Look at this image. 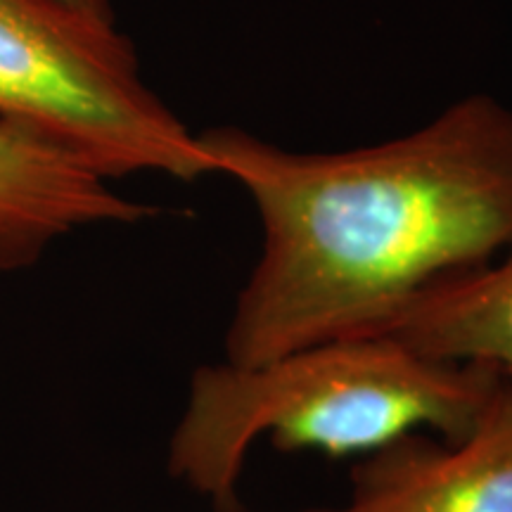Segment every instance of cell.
<instances>
[{
	"mask_svg": "<svg viewBox=\"0 0 512 512\" xmlns=\"http://www.w3.org/2000/svg\"><path fill=\"white\" fill-rule=\"evenodd\" d=\"M200 136L214 174L242 185L261 221L226 332L235 366L375 335L512 245V112L489 95L342 152L285 150L240 128Z\"/></svg>",
	"mask_w": 512,
	"mask_h": 512,
	"instance_id": "1",
	"label": "cell"
},
{
	"mask_svg": "<svg viewBox=\"0 0 512 512\" xmlns=\"http://www.w3.org/2000/svg\"><path fill=\"white\" fill-rule=\"evenodd\" d=\"M503 380L489 366L441 361L387 335L330 339L254 366H202L171 434L169 472L230 512L259 439L328 456L373 453L422 430L456 441Z\"/></svg>",
	"mask_w": 512,
	"mask_h": 512,
	"instance_id": "2",
	"label": "cell"
},
{
	"mask_svg": "<svg viewBox=\"0 0 512 512\" xmlns=\"http://www.w3.org/2000/svg\"><path fill=\"white\" fill-rule=\"evenodd\" d=\"M0 124L107 181L214 174L200 133L145 83L117 17L72 0H0Z\"/></svg>",
	"mask_w": 512,
	"mask_h": 512,
	"instance_id": "3",
	"label": "cell"
},
{
	"mask_svg": "<svg viewBox=\"0 0 512 512\" xmlns=\"http://www.w3.org/2000/svg\"><path fill=\"white\" fill-rule=\"evenodd\" d=\"M304 512H512V382L460 439L408 434L368 453L347 501Z\"/></svg>",
	"mask_w": 512,
	"mask_h": 512,
	"instance_id": "4",
	"label": "cell"
},
{
	"mask_svg": "<svg viewBox=\"0 0 512 512\" xmlns=\"http://www.w3.org/2000/svg\"><path fill=\"white\" fill-rule=\"evenodd\" d=\"M155 207L112 181L0 124V273L36 266L50 247L81 228L138 223Z\"/></svg>",
	"mask_w": 512,
	"mask_h": 512,
	"instance_id": "5",
	"label": "cell"
},
{
	"mask_svg": "<svg viewBox=\"0 0 512 512\" xmlns=\"http://www.w3.org/2000/svg\"><path fill=\"white\" fill-rule=\"evenodd\" d=\"M375 335L441 361L489 366L512 382V245L420 294Z\"/></svg>",
	"mask_w": 512,
	"mask_h": 512,
	"instance_id": "6",
	"label": "cell"
},
{
	"mask_svg": "<svg viewBox=\"0 0 512 512\" xmlns=\"http://www.w3.org/2000/svg\"><path fill=\"white\" fill-rule=\"evenodd\" d=\"M72 3L81 5V8H86V10H91V12H98V15L114 17L112 0H72Z\"/></svg>",
	"mask_w": 512,
	"mask_h": 512,
	"instance_id": "7",
	"label": "cell"
}]
</instances>
